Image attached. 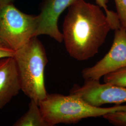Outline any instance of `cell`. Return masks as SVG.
<instances>
[{
  "label": "cell",
  "mask_w": 126,
  "mask_h": 126,
  "mask_svg": "<svg viewBox=\"0 0 126 126\" xmlns=\"http://www.w3.org/2000/svg\"><path fill=\"white\" fill-rule=\"evenodd\" d=\"M68 8L63 23V41L72 58L86 61L99 52L110 25L99 5L77 0Z\"/></svg>",
  "instance_id": "6da1fadb"
},
{
  "label": "cell",
  "mask_w": 126,
  "mask_h": 126,
  "mask_svg": "<svg viewBox=\"0 0 126 126\" xmlns=\"http://www.w3.org/2000/svg\"><path fill=\"white\" fill-rule=\"evenodd\" d=\"M41 113L49 126L59 124H76L82 119L102 117L106 114L126 110V105L102 108L91 106L74 95L47 94L39 103Z\"/></svg>",
  "instance_id": "7a4b0ae2"
},
{
  "label": "cell",
  "mask_w": 126,
  "mask_h": 126,
  "mask_svg": "<svg viewBox=\"0 0 126 126\" xmlns=\"http://www.w3.org/2000/svg\"><path fill=\"white\" fill-rule=\"evenodd\" d=\"M21 90L39 104L48 94L45 84V70L48 62L45 48L37 36L15 51Z\"/></svg>",
  "instance_id": "3957f363"
},
{
  "label": "cell",
  "mask_w": 126,
  "mask_h": 126,
  "mask_svg": "<svg viewBox=\"0 0 126 126\" xmlns=\"http://www.w3.org/2000/svg\"><path fill=\"white\" fill-rule=\"evenodd\" d=\"M37 16L24 13L13 3L0 11V46L14 51L36 36Z\"/></svg>",
  "instance_id": "277c9868"
},
{
  "label": "cell",
  "mask_w": 126,
  "mask_h": 126,
  "mask_svg": "<svg viewBox=\"0 0 126 126\" xmlns=\"http://www.w3.org/2000/svg\"><path fill=\"white\" fill-rule=\"evenodd\" d=\"M114 31L113 44L108 52L94 65L82 71L85 79L99 81L105 75L126 67V30L121 26Z\"/></svg>",
  "instance_id": "5b68a950"
},
{
  "label": "cell",
  "mask_w": 126,
  "mask_h": 126,
  "mask_svg": "<svg viewBox=\"0 0 126 126\" xmlns=\"http://www.w3.org/2000/svg\"><path fill=\"white\" fill-rule=\"evenodd\" d=\"M85 80L83 86L75 85L70 94L76 95L87 103L97 107L107 104L120 105L126 103V88L101 83L92 79Z\"/></svg>",
  "instance_id": "8992f818"
},
{
  "label": "cell",
  "mask_w": 126,
  "mask_h": 126,
  "mask_svg": "<svg viewBox=\"0 0 126 126\" xmlns=\"http://www.w3.org/2000/svg\"><path fill=\"white\" fill-rule=\"evenodd\" d=\"M77 0H44L40 13L37 15L38 25L36 36L47 35L59 43H62L63 34L58 27L59 16Z\"/></svg>",
  "instance_id": "52a82bcc"
},
{
  "label": "cell",
  "mask_w": 126,
  "mask_h": 126,
  "mask_svg": "<svg viewBox=\"0 0 126 126\" xmlns=\"http://www.w3.org/2000/svg\"><path fill=\"white\" fill-rule=\"evenodd\" d=\"M21 90L18 70L13 57L0 59V109Z\"/></svg>",
  "instance_id": "ba28073f"
},
{
  "label": "cell",
  "mask_w": 126,
  "mask_h": 126,
  "mask_svg": "<svg viewBox=\"0 0 126 126\" xmlns=\"http://www.w3.org/2000/svg\"><path fill=\"white\" fill-rule=\"evenodd\" d=\"M14 126H49L41 113L39 105L31 100L27 112L13 124Z\"/></svg>",
  "instance_id": "9c48e42d"
},
{
  "label": "cell",
  "mask_w": 126,
  "mask_h": 126,
  "mask_svg": "<svg viewBox=\"0 0 126 126\" xmlns=\"http://www.w3.org/2000/svg\"><path fill=\"white\" fill-rule=\"evenodd\" d=\"M104 83L126 88V67L103 77Z\"/></svg>",
  "instance_id": "30bf717a"
},
{
  "label": "cell",
  "mask_w": 126,
  "mask_h": 126,
  "mask_svg": "<svg viewBox=\"0 0 126 126\" xmlns=\"http://www.w3.org/2000/svg\"><path fill=\"white\" fill-rule=\"evenodd\" d=\"M95 1L98 5L104 10L105 13L108 18L111 30L114 31L120 28L121 25L117 16V14L108 9L107 6L108 0H95Z\"/></svg>",
  "instance_id": "8fae6325"
},
{
  "label": "cell",
  "mask_w": 126,
  "mask_h": 126,
  "mask_svg": "<svg viewBox=\"0 0 126 126\" xmlns=\"http://www.w3.org/2000/svg\"><path fill=\"white\" fill-rule=\"evenodd\" d=\"M102 117L114 126H126V110L108 113Z\"/></svg>",
  "instance_id": "7c38bea8"
},
{
  "label": "cell",
  "mask_w": 126,
  "mask_h": 126,
  "mask_svg": "<svg viewBox=\"0 0 126 126\" xmlns=\"http://www.w3.org/2000/svg\"><path fill=\"white\" fill-rule=\"evenodd\" d=\"M121 26L126 30V0H114Z\"/></svg>",
  "instance_id": "4fadbf2b"
},
{
  "label": "cell",
  "mask_w": 126,
  "mask_h": 126,
  "mask_svg": "<svg viewBox=\"0 0 126 126\" xmlns=\"http://www.w3.org/2000/svg\"><path fill=\"white\" fill-rule=\"evenodd\" d=\"M15 52V51H14L0 46V59L6 57H13Z\"/></svg>",
  "instance_id": "5bb4252c"
},
{
  "label": "cell",
  "mask_w": 126,
  "mask_h": 126,
  "mask_svg": "<svg viewBox=\"0 0 126 126\" xmlns=\"http://www.w3.org/2000/svg\"><path fill=\"white\" fill-rule=\"evenodd\" d=\"M15 0H0V11L5 6L13 3Z\"/></svg>",
  "instance_id": "9a60e30c"
}]
</instances>
